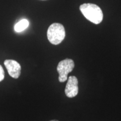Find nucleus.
<instances>
[{
  "label": "nucleus",
  "mask_w": 121,
  "mask_h": 121,
  "mask_svg": "<svg viewBox=\"0 0 121 121\" xmlns=\"http://www.w3.org/2000/svg\"><path fill=\"white\" fill-rule=\"evenodd\" d=\"M66 36V31L63 25L53 23L50 25L47 30V38L51 43L58 45L63 41Z\"/></svg>",
  "instance_id": "f03ea898"
},
{
  "label": "nucleus",
  "mask_w": 121,
  "mask_h": 121,
  "mask_svg": "<svg viewBox=\"0 0 121 121\" xmlns=\"http://www.w3.org/2000/svg\"><path fill=\"white\" fill-rule=\"evenodd\" d=\"M57 121V120H52V121Z\"/></svg>",
  "instance_id": "6e6552de"
},
{
  "label": "nucleus",
  "mask_w": 121,
  "mask_h": 121,
  "mask_svg": "<svg viewBox=\"0 0 121 121\" xmlns=\"http://www.w3.org/2000/svg\"><path fill=\"white\" fill-rule=\"evenodd\" d=\"M4 65L10 76L14 78H19L22 67L17 61L13 60H4Z\"/></svg>",
  "instance_id": "39448f33"
},
{
  "label": "nucleus",
  "mask_w": 121,
  "mask_h": 121,
  "mask_svg": "<svg viewBox=\"0 0 121 121\" xmlns=\"http://www.w3.org/2000/svg\"><path fill=\"white\" fill-rule=\"evenodd\" d=\"M29 22L26 19H22L20 22L15 24L14 26V29L16 32L20 33L24 31L29 26Z\"/></svg>",
  "instance_id": "423d86ee"
},
{
  "label": "nucleus",
  "mask_w": 121,
  "mask_h": 121,
  "mask_svg": "<svg viewBox=\"0 0 121 121\" xmlns=\"http://www.w3.org/2000/svg\"><path fill=\"white\" fill-rule=\"evenodd\" d=\"M4 69L1 65H0V82L4 79Z\"/></svg>",
  "instance_id": "0eeeda50"
},
{
  "label": "nucleus",
  "mask_w": 121,
  "mask_h": 121,
  "mask_svg": "<svg viewBox=\"0 0 121 121\" xmlns=\"http://www.w3.org/2000/svg\"><path fill=\"white\" fill-rule=\"evenodd\" d=\"M78 80L73 76H71L68 78V81L65 88V94L69 98H73L78 94Z\"/></svg>",
  "instance_id": "20e7f679"
},
{
  "label": "nucleus",
  "mask_w": 121,
  "mask_h": 121,
  "mask_svg": "<svg viewBox=\"0 0 121 121\" xmlns=\"http://www.w3.org/2000/svg\"><path fill=\"white\" fill-rule=\"evenodd\" d=\"M75 63L71 59H65L59 62L57 69L59 73L58 80L60 82H63L67 80V75L73 70Z\"/></svg>",
  "instance_id": "7ed1b4c3"
},
{
  "label": "nucleus",
  "mask_w": 121,
  "mask_h": 121,
  "mask_svg": "<svg viewBox=\"0 0 121 121\" xmlns=\"http://www.w3.org/2000/svg\"><path fill=\"white\" fill-rule=\"evenodd\" d=\"M80 10L85 17L94 24H99L103 19L102 10L96 4H84L80 6Z\"/></svg>",
  "instance_id": "f257e3e1"
}]
</instances>
